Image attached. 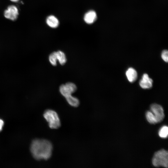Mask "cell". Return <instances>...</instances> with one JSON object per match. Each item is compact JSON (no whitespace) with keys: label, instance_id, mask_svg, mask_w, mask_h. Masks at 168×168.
Instances as JSON below:
<instances>
[{"label":"cell","instance_id":"obj_9","mask_svg":"<svg viewBox=\"0 0 168 168\" xmlns=\"http://www.w3.org/2000/svg\"><path fill=\"white\" fill-rule=\"evenodd\" d=\"M96 12L93 11H90L85 14L84 16V20L87 23L91 24L96 21Z\"/></svg>","mask_w":168,"mask_h":168},{"label":"cell","instance_id":"obj_7","mask_svg":"<svg viewBox=\"0 0 168 168\" xmlns=\"http://www.w3.org/2000/svg\"><path fill=\"white\" fill-rule=\"evenodd\" d=\"M152 80L149 77L147 74L144 73L140 81L139 84L141 88L147 89L150 88L152 86Z\"/></svg>","mask_w":168,"mask_h":168},{"label":"cell","instance_id":"obj_17","mask_svg":"<svg viewBox=\"0 0 168 168\" xmlns=\"http://www.w3.org/2000/svg\"><path fill=\"white\" fill-rule=\"evenodd\" d=\"M4 124V122L3 121L0 119V132L1 131L2 129Z\"/></svg>","mask_w":168,"mask_h":168},{"label":"cell","instance_id":"obj_13","mask_svg":"<svg viewBox=\"0 0 168 168\" xmlns=\"http://www.w3.org/2000/svg\"><path fill=\"white\" fill-rule=\"evenodd\" d=\"M146 116L147 121L150 123L153 124L157 123L154 116L150 111H148L146 112Z\"/></svg>","mask_w":168,"mask_h":168},{"label":"cell","instance_id":"obj_12","mask_svg":"<svg viewBox=\"0 0 168 168\" xmlns=\"http://www.w3.org/2000/svg\"><path fill=\"white\" fill-rule=\"evenodd\" d=\"M57 59L59 63L62 65H64L67 61L66 56L64 53L61 51L56 52Z\"/></svg>","mask_w":168,"mask_h":168},{"label":"cell","instance_id":"obj_8","mask_svg":"<svg viewBox=\"0 0 168 168\" xmlns=\"http://www.w3.org/2000/svg\"><path fill=\"white\" fill-rule=\"evenodd\" d=\"M126 75L127 78L130 82L135 81L137 77V73L136 71L132 68H129L128 69L126 72Z\"/></svg>","mask_w":168,"mask_h":168},{"label":"cell","instance_id":"obj_16","mask_svg":"<svg viewBox=\"0 0 168 168\" xmlns=\"http://www.w3.org/2000/svg\"><path fill=\"white\" fill-rule=\"evenodd\" d=\"M161 57L165 62H167L168 61V51L167 50H163L161 53Z\"/></svg>","mask_w":168,"mask_h":168},{"label":"cell","instance_id":"obj_10","mask_svg":"<svg viewBox=\"0 0 168 168\" xmlns=\"http://www.w3.org/2000/svg\"><path fill=\"white\" fill-rule=\"evenodd\" d=\"M46 23L49 26L54 28L57 27L59 24L58 19L55 16L52 15L50 16L47 18Z\"/></svg>","mask_w":168,"mask_h":168},{"label":"cell","instance_id":"obj_15","mask_svg":"<svg viewBox=\"0 0 168 168\" xmlns=\"http://www.w3.org/2000/svg\"><path fill=\"white\" fill-rule=\"evenodd\" d=\"M168 134V128L164 126L161 128L159 132V135L161 138H166Z\"/></svg>","mask_w":168,"mask_h":168},{"label":"cell","instance_id":"obj_2","mask_svg":"<svg viewBox=\"0 0 168 168\" xmlns=\"http://www.w3.org/2000/svg\"><path fill=\"white\" fill-rule=\"evenodd\" d=\"M44 117L48 122L49 127L52 129H57L61 126V122L57 113L51 109L45 110Z\"/></svg>","mask_w":168,"mask_h":168},{"label":"cell","instance_id":"obj_3","mask_svg":"<svg viewBox=\"0 0 168 168\" xmlns=\"http://www.w3.org/2000/svg\"><path fill=\"white\" fill-rule=\"evenodd\" d=\"M168 163V153L167 151L162 149L155 153L152 159V163L154 166L167 168Z\"/></svg>","mask_w":168,"mask_h":168},{"label":"cell","instance_id":"obj_4","mask_svg":"<svg viewBox=\"0 0 168 168\" xmlns=\"http://www.w3.org/2000/svg\"><path fill=\"white\" fill-rule=\"evenodd\" d=\"M150 110L157 123L160 122L163 120L165 115L163 109L161 105L156 104H152L150 106Z\"/></svg>","mask_w":168,"mask_h":168},{"label":"cell","instance_id":"obj_5","mask_svg":"<svg viewBox=\"0 0 168 168\" xmlns=\"http://www.w3.org/2000/svg\"><path fill=\"white\" fill-rule=\"evenodd\" d=\"M77 89V87L75 84L71 82L62 84L59 87L60 93L65 98L74 92Z\"/></svg>","mask_w":168,"mask_h":168},{"label":"cell","instance_id":"obj_1","mask_svg":"<svg viewBox=\"0 0 168 168\" xmlns=\"http://www.w3.org/2000/svg\"><path fill=\"white\" fill-rule=\"evenodd\" d=\"M53 148L52 144L49 141L44 139H35L31 143L30 150L35 159L46 160L51 157Z\"/></svg>","mask_w":168,"mask_h":168},{"label":"cell","instance_id":"obj_18","mask_svg":"<svg viewBox=\"0 0 168 168\" xmlns=\"http://www.w3.org/2000/svg\"><path fill=\"white\" fill-rule=\"evenodd\" d=\"M11 1L14 2H18L19 0H10Z\"/></svg>","mask_w":168,"mask_h":168},{"label":"cell","instance_id":"obj_14","mask_svg":"<svg viewBox=\"0 0 168 168\" xmlns=\"http://www.w3.org/2000/svg\"><path fill=\"white\" fill-rule=\"evenodd\" d=\"M49 60L52 65L55 66L57 65V62L58 59L56 52H54L49 55Z\"/></svg>","mask_w":168,"mask_h":168},{"label":"cell","instance_id":"obj_11","mask_svg":"<svg viewBox=\"0 0 168 168\" xmlns=\"http://www.w3.org/2000/svg\"><path fill=\"white\" fill-rule=\"evenodd\" d=\"M67 101L71 106L76 107L78 106L80 102L77 97L72 96L71 95L65 97Z\"/></svg>","mask_w":168,"mask_h":168},{"label":"cell","instance_id":"obj_6","mask_svg":"<svg viewBox=\"0 0 168 168\" xmlns=\"http://www.w3.org/2000/svg\"><path fill=\"white\" fill-rule=\"evenodd\" d=\"M19 14L17 7L15 6L12 5L9 6L4 13L5 17L12 21L16 20Z\"/></svg>","mask_w":168,"mask_h":168}]
</instances>
